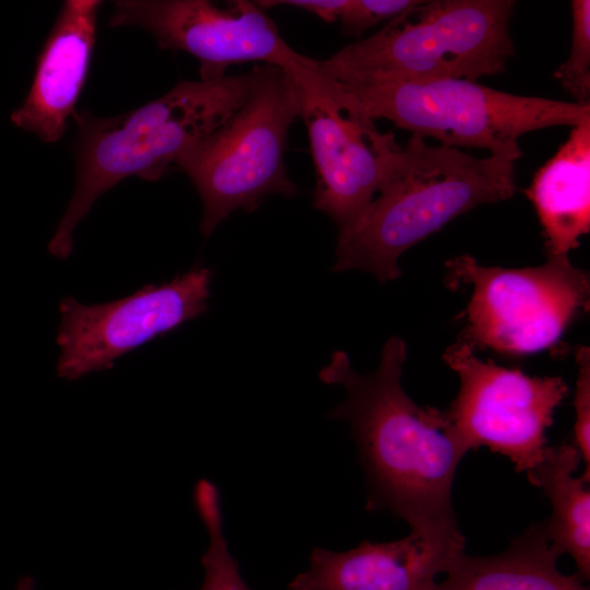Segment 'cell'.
I'll return each mask as SVG.
<instances>
[{
  "instance_id": "6da1fadb",
  "label": "cell",
  "mask_w": 590,
  "mask_h": 590,
  "mask_svg": "<svg viewBox=\"0 0 590 590\" xmlns=\"http://www.w3.org/2000/svg\"><path fill=\"white\" fill-rule=\"evenodd\" d=\"M406 345L385 343L370 374L356 373L347 354L335 351L319 373L345 397L330 413L351 428L367 484V509L387 510L447 557L464 552L465 540L452 504L457 468L470 450L444 411L420 406L401 384Z\"/></svg>"
},
{
  "instance_id": "7a4b0ae2",
  "label": "cell",
  "mask_w": 590,
  "mask_h": 590,
  "mask_svg": "<svg viewBox=\"0 0 590 590\" xmlns=\"http://www.w3.org/2000/svg\"><path fill=\"white\" fill-rule=\"evenodd\" d=\"M256 76L253 68L213 80L180 81L163 96L115 117L75 110V185L48 251L67 259L76 225L102 194L130 176L161 179L187 149L245 103Z\"/></svg>"
},
{
  "instance_id": "3957f363",
  "label": "cell",
  "mask_w": 590,
  "mask_h": 590,
  "mask_svg": "<svg viewBox=\"0 0 590 590\" xmlns=\"http://www.w3.org/2000/svg\"><path fill=\"white\" fill-rule=\"evenodd\" d=\"M515 162L429 145L415 134L363 213L339 229L332 271L363 270L380 283L400 276V256L471 209L516 191Z\"/></svg>"
},
{
  "instance_id": "277c9868",
  "label": "cell",
  "mask_w": 590,
  "mask_h": 590,
  "mask_svg": "<svg viewBox=\"0 0 590 590\" xmlns=\"http://www.w3.org/2000/svg\"><path fill=\"white\" fill-rule=\"evenodd\" d=\"M514 0L418 1L366 39L324 60L321 75L339 81H476L506 71L515 54Z\"/></svg>"
},
{
  "instance_id": "5b68a950",
  "label": "cell",
  "mask_w": 590,
  "mask_h": 590,
  "mask_svg": "<svg viewBox=\"0 0 590 590\" xmlns=\"http://www.w3.org/2000/svg\"><path fill=\"white\" fill-rule=\"evenodd\" d=\"M329 80L373 120L384 118L441 145L484 149L512 162L523 155L518 141L524 133L590 118V103L515 95L467 79Z\"/></svg>"
},
{
  "instance_id": "8992f818",
  "label": "cell",
  "mask_w": 590,
  "mask_h": 590,
  "mask_svg": "<svg viewBox=\"0 0 590 590\" xmlns=\"http://www.w3.org/2000/svg\"><path fill=\"white\" fill-rule=\"evenodd\" d=\"M255 68L256 82L245 103L174 165L200 196L199 228L205 238L234 211L252 212L270 194L297 193L284 165L287 133L300 114L297 85L278 67Z\"/></svg>"
},
{
  "instance_id": "52a82bcc",
  "label": "cell",
  "mask_w": 590,
  "mask_h": 590,
  "mask_svg": "<svg viewBox=\"0 0 590 590\" xmlns=\"http://www.w3.org/2000/svg\"><path fill=\"white\" fill-rule=\"evenodd\" d=\"M446 264L449 285L472 288L458 340L472 350L522 355L548 349L589 305V276L569 257L519 269L485 267L470 255Z\"/></svg>"
},
{
  "instance_id": "ba28073f",
  "label": "cell",
  "mask_w": 590,
  "mask_h": 590,
  "mask_svg": "<svg viewBox=\"0 0 590 590\" xmlns=\"http://www.w3.org/2000/svg\"><path fill=\"white\" fill-rule=\"evenodd\" d=\"M460 379L456 399L444 411L469 450L486 447L507 457L528 481L547 447L546 430L567 396L562 377H532L482 361L457 341L442 355Z\"/></svg>"
},
{
  "instance_id": "9c48e42d",
  "label": "cell",
  "mask_w": 590,
  "mask_h": 590,
  "mask_svg": "<svg viewBox=\"0 0 590 590\" xmlns=\"http://www.w3.org/2000/svg\"><path fill=\"white\" fill-rule=\"evenodd\" d=\"M109 25L142 27L162 49L190 54L200 63L201 80L222 78L229 66L248 61L278 67L294 80L317 67L316 59L286 43L256 1L119 0Z\"/></svg>"
},
{
  "instance_id": "30bf717a",
  "label": "cell",
  "mask_w": 590,
  "mask_h": 590,
  "mask_svg": "<svg viewBox=\"0 0 590 590\" xmlns=\"http://www.w3.org/2000/svg\"><path fill=\"white\" fill-rule=\"evenodd\" d=\"M318 64V63H317ZM316 169L314 206L342 229L373 201L401 150L330 80H294Z\"/></svg>"
},
{
  "instance_id": "8fae6325",
  "label": "cell",
  "mask_w": 590,
  "mask_h": 590,
  "mask_svg": "<svg viewBox=\"0 0 590 590\" xmlns=\"http://www.w3.org/2000/svg\"><path fill=\"white\" fill-rule=\"evenodd\" d=\"M212 271L193 267L162 284H148L123 298L85 305L61 299L56 342L57 375L69 381L109 369L117 358L208 310Z\"/></svg>"
},
{
  "instance_id": "7c38bea8",
  "label": "cell",
  "mask_w": 590,
  "mask_h": 590,
  "mask_svg": "<svg viewBox=\"0 0 590 590\" xmlns=\"http://www.w3.org/2000/svg\"><path fill=\"white\" fill-rule=\"evenodd\" d=\"M98 0L63 1L37 57L32 85L10 116L46 143L61 139L84 86L96 35Z\"/></svg>"
},
{
  "instance_id": "4fadbf2b",
  "label": "cell",
  "mask_w": 590,
  "mask_h": 590,
  "mask_svg": "<svg viewBox=\"0 0 590 590\" xmlns=\"http://www.w3.org/2000/svg\"><path fill=\"white\" fill-rule=\"evenodd\" d=\"M453 559L418 535L373 543L343 552L315 547L308 568L287 590H433Z\"/></svg>"
},
{
  "instance_id": "5bb4252c",
  "label": "cell",
  "mask_w": 590,
  "mask_h": 590,
  "mask_svg": "<svg viewBox=\"0 0 590 590\" xmlns=\"http://www.w3.org/2000/svg\"><path fill=\"white\" fill-rule=\"evenodd\" d=\"M524 193L536 211L548 257H568L590 231V118L571 127Z\"/></svg>"
},
{
  "instance_id": "9a60e30c",
  "label": "cell",
  "mask_w": 590,
  "mask_h": 590,
  "mask_svg": "<svg viewBox=\"0 0 590 590\" xmlns=\"http://www.w3.org/2000/svg\"><path fill=\"white\" fill-rule=\"evenodd\" d=\"M559 555L548 539L545 520L535 522L499 554L461 553L433 590H589L577 574L559 571Z\"/></svg>"
},
{
  "instance_id": "2e32d148",
  "label": "cell",
  "mask_w": 590,
  "mask_h": 590,
  "mask_svg": "<svg viewBox=\"0 0 590 590\" xmlns=\"http://www.w3.org/2000/svg\"><path fill=\"white\" fill-rule=\"evenodd\" d=\"M581 458L573 442L547 446L529 482L543 489L552 507L546 532L560 554H569L577 575L590 577V489L576 476Z\"/></svg>"
},
{
  "instance_id": "e0dca14e",
  "label": "cell",
  "mask_w": 590,
  "mask_h": 590,
  "mask_svg": "<svg viewBox=\"0 0 590 590\" xmlns=\"http://www.w3.org/2000/svg\"><path fill=\"white\" fill-rule=\"evenodd\" d=\"M194 505L209 538L201 558L204 575L199 590H252L243 579L238 564L228 551L220 495L213 483L208 480L197 483Z\"/></svg>"
},
{
  "instance_id": "ac0fdd59",
  "label": "cell",
  "mask_w": 590,
  "mask_h": 590,
  "mask_svg": "<svg viewBox=\"0 0 590 590\" xmlns=\"http://www.w3.org/2000/svg\"><path fill=\"white\" fill-rule=\"evenodd\" d=\"M573 36L568 59L554 72L575 103L587 104L590 96V1L573 0Z\"/></svg>"
},
{
  "instance_id": "d6986e66",
  "label": "cell",
  "mask_w": 590,
  "mask_h": 590,
  "mask_svg": "<svg viewBox=\"0 0 590 590\" xmlns=\"http://www.w3.org/2000/svg\"><path fill=\"white\" fill-rule=\"evenodd\" d=\"M420 0H342L338 21L344 34L354 37L384 21L403 14Z\"/></svg>"
},
{
  "instance_id": "ffe728a7",
  "label": "cell",
  "mask_w": 590,
  "mask_h": 590,
  "mask_svg": "<svg viewBox=\"0 0 590 590\" xmlns=\"http://www.w3.org/2000/svg\"><path fill=\"white\" fill-rule=\"evenodd\" d=\"M578 377L574 408V446L579 451L583 472L581 477L590 482V349L580 346L576 354Z\"/></svg>"
},
{
  "instance_id": "44dd1931",
  "label": "cell",
  "mask_w": 590,
  "mask_h": 590,
  "mask_svg": "<svg viewBox=\"0 0 590 590\" xmlns=\"http://www.w3.org/2000/svg\"><path fill=\"white\" fill-rule=\"evenodd\" d=\"M15 590H35V582L33 577L25 576L21 578L16 585Z\"/></svg>"
}]
</instances>
